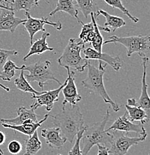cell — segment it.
I'll list each match as a JSON object with an SVG mask.
<instances>
[{"instance_id": "cell-1", "label": "cell", "mask_w": 150, "mask_h": 155, "mask_svg": "<svg viewBox=\"0 0 150 155\" xmlns=\"http://www.w3.org/2000/svg\"><path fill=\"white\" fill-rule=\"evenodd\" d=\"M52 119L53 125L60 129L61 135L71 143L78 131L85 127L83 114L78 104L63 107L62 111L52 116Z\"/></svg>"}, {"instance_id": "cell-2", "label": "cell", "mask_w": 150, "mask_h": 155, "mask_svg": "<svg viewBox=\"0 0 150 155\" xmlns=\"http://www.w3.org/2000/svg\"><path fill=\"white\" fill-rule=\"evenodd\" d=\"M102 61H99L98 68L95 67L93 64L88 62V75L87 78L82 81L83 87L88 89L90 92L94 93L96 96L101 97L106 104H109L114 112H118L120 110V105L113 101L106 91L103 82V76L105 72V67L107 64H102Z\"/></svg>"}, {"instance_id": "cell-3", "label": "cell", "mask_w": 150, "mask_h": 155, "mask_svg": "<svg viewBox=\"0 0 150 155\" xmlns=\"http://www.w3.org/2000/svg\"><path fill=\"white\" fill-rule=\"evenodd\" d=\"M109 117L108 108L101 122L93 124L90 127L87 126L82 137L83 142V147L81 148L82 155H88L90 149L96 145L99 144L108 147L110 144L111 134L105 130V125L109 121Z\"/></svg>"}, {"instance_id": "cell-4", "label": "cell", "mask_w": 150, "mask_h": 155, "mask_svg": "<svg viewBox=\"0 0 150 155\" xmlns=\"http://www.w3.org/2000/svg\"><path fill=\"white\" fill-rule=\"evenodd\" d=\"M83 49L85 43L79 38L70 39L62 54L58 59V63L61 67L69 68L72 72H84L89 61L81 56Z\"/></svg>"}, {"instance_id": "cell-5", "label": "cell", "mask_w": 150, "mask_h": 155, "mask_svg": "<svg viewBox=\"0 0 150 155\" xmlns=\"http://www.w3.org/2000/svg\"><path fill=\"white\" fill-rule=\"evenodd\" d=\"M120 43L127 48V56L131 57L134 53H138L140 57H147L150 49L149 35L143 36H131L126 38H120L116 35L111 36L108 40L103 42V45L108 43Z\"/></svg>"}, {"instance_id": "cell-6", "label": "cell", "mask_w": 150, "mask_h": 155, "mask_svg": "<svg viewBox=\"0 0 150 155\" xmlns=\"http://www.w3.org/2000/svg\"><path fill=\"white\" fill-rule=\"evenodd\" d=\"M24 71H28L29 73L24 75L25 79L29 83L37 82L41 90L50 81H54L61 85V82L53 74L51 69V62L49 61H38L29 65H24Z\"/></svg>"}, {"instance_id": "cell-7", "label": "cell", "mask_w": 150, "mask_h": 155, "mask_svg": "<svg viewBox=\"0 0 150 155\" xmlns=\"http://www.w3.org/2000/svg\"><path fill=\"white\" fill-rule=\"evenodd\" d=\"M110 133V148L108 153L113 155H126L128 150L132 146L138 145L139 143L145 141L147 135L138 136L135 137H130L125 134V132L120 130H112Z\"/></svg>"}, {"instance_id": "cell-8", "label": "cell", "mask_w": 150, "mask_h": 155, "mask_svg": "<svg viewBox=\"0 0 150 155\" xmlns=\"http://www.w3.org/2000/svg\"><path fill=\"white\" fill-rule=\"evenodd\" d=\"M25 16H26V19H25V22L22 23L24 28L26 29L28 31V35H29L30 38V44L32 45L33 43L34 37L35 35L38 33V31H46V29L44 28L45 25H49L51 26L54 27L56 30L60 31L62 29V23L60 21L58 22H52L49 21L47 17H42V18H34L31 16L29 12H25Z\"/></svg>"}, {"instance_id": "cell-9", "label": "cell", "mask_w": 150, "mask_h": 155, "mask_svg": "<svg viewBox=\"0 0 150 155\" xmlns=\"http://www.w3.org/2000/svg\"><path fill=\"white\" fill-rule=\"evenodd\" d=\"M65 69H67L68 76L67 78V84L61 90L64 97V99L62 102L63 107L67 105V104L75 105L82 100V96L78 93L75 83V72L70 71L69 68H65Z\"/></svg>"}, {"instance_id": "cell-10", "label": "cell", "mask_w": 150, "mask_h": 155, "mask_svg": "<svg viewBox=\"0 0 150 155\" xmlns=\"http://www.w3.org/2000/svg\"><path fill=\"white\" fill-rule=\"evenodd\" d=\"M67 84V79L64 81V84L61 85L58 88L55 89V90H49V91H45L44 93H42L41 95L37 96V95H32V99H35V102L32 104V107L38 109V107L41 106L46 107V110L47 111L52 110L53 108L54 104L58 101L59 94L64 87Z\"/></svg>"}, {"instance_id": "cell-11", "label": "cell", "mask_w": 150, "mask_h": 155, "mask_svg": "<svg viewBox=\"0 0 150 155\" xmlns=\"http://www.w3.org/2000/svg\"><path fill=\"white\" fill-rule=\"evenodd\" d=\"M112 130H120V131L125 132H125H135L140 136L147 135L146 129L144 128V126L143 124L140 123L139 125L134 124L128 119L126 110L124 113L123 115L117 118L114 121V123L111 125V127H108L106 130L109 132Z\"/></svg>"}, {"instance_id": "cell-12", "label": "cell", "mask_w": 150, "mask_h": 155, "mask_svg": "<svg viewBox=\"0 0 150 155\" xmlns=\"http://www.w3.org/2000/svg\"><path fill=\"white\" fill-rule=\"evenodd\" d=\"M83 53L85 54V59L103 61L106 64L111 66L117 72H118L123 66V61L119 56H112L107 53L98 52L93 48H87L83 49Z\"/></svg>"}, {"instance_id": "cell-13", "label": "cell", "mask_w": 150, "mask_h": 155, "mask_svg": "<svg viewBox=\"0 0 150 155\" xmlns=\"http://www.w3.org/2000/svg\"><path fill=\"white\" fill-rule=\"evenodd\" d=\"M25 19L15 17L14 11L8 9H1L0 12V31H7L14 33L16 28L23 23Z\"/></svg>"}, {"instance_id": "cell-14", "label": "cell", "mask_w": 150, "mask_h": 155, "mask_svg": "<svg viewBox=\"0 0 150 155\" xmlns=\"http://www.w3.org/2000/svg\"><path fill=\"white\" fill-rule=\"evenodd\" d=\"M149 62V58L142 57V66H143V75H142V87L141 93L139 99L136 101V105L141 107L146 111V114L149 116L150 110V99L148 94V84L146 83V70L147 64Z\"/></svg>"}, {"instance_id": "cell-15", "label": "cell", "mask_w": 150, "mask_h": 155, "mask_svg": "<svg viewBox=\"0 0 150 155\" xmlns=\"http://www.w3.org/2000/svg\"><path fill=\"white\" fill-rule=\"evenodd\" d=\"M35 110L36 108L32 106H31L30 109H27L25 107H20L17 110V117L12 118V119H1L0 122L2 123H7L15 125H21L24 122L29 120V119L35 121V122H38L40 116L37 115V114L35 113Z\"/></svg>"}, {"instance_id": "cell-16", "label": "cell", "mask_w": 150, "mask_h": 155, "mask_svg": "<svg viewBox=\"0 0 150 155\" xmlns=\"http://www.w3.org/2000/svg\"><path fill=\"white\" fill-rule=\"evenodd\" d=\"M41 136L45 139L46 144L55 149H61L67 142V139L61 135L60 129L57 127L42 129Z\"/></svg>"}, {"instance_id": "cell-17", "label": "cell", "mask_w": 150, "mask_h": 155, "mask_svg": "<svg viewBox=\"0 0 150 155\" xmlns=\"http://www.w3.org/2000/svg\"><path fill=\"white\" fill-rule=\"evenodd\" d=\"M49 116V114H46V115L43 116V118L41 120L38 121V122H35V121L29 119V120L25 121L22 124L18 125H11V124L7 123H2V125L5 128L13 129L15 131L20 132V133H22L23 134L30 137V136H32L35 133V131L38 130V127H40L42 124L48 119Z\"/></svg>"}, {"instance_id": "cell-18", "label": "cell", "mask_w": 150, "mask_h": 155, "mask_svg": "<svg viewBox=\"0 0 150 155\" xmlns=\"http://www.w3.org/2000/svg\"><path fill=\"white\" fill-rule=\"evenodd\" d=\"M99 15H102L106 19L104 26H98L99 29H102L104 31L108 32V33L111 32V31H115L118 28L126 25V22H125L123 19L120 17H117V16L111 15V14H108L104 10L99 9L97 12L94 14V17L96 18L99 17Z\"/></svg>"}, {"instance_id": "cell-19", "label": "cell", "mask_w": 150, "mask_h": 155, "mask_svg": "<svg viewBox=\"0 0 150 155\" xmlns=\"http://www.w3.org/2000/svg\"><path fill=\"white\" fill-rule=\"evenodd\" d=\"M50 36L49 32H43L42 37L36 41L33 42L31 45L29 51L26 54V55L23 58V61H27L28 58L34 54H43L45 51H54V48L49 47L47 43V38Z\"/></svg>"}, {"instance_id": "cell-20", "label": "cell", "mask_w": 150, "mask_h": 155, "mask_svg": "<svg viewBox=\"0 0 150 155\" xmlns=\"http://www.w3.org/2000/svg\"><path fill=\"white\" fill-rule=\"evenodd\" d=\"M57 12H65L78 20V10L75 7L72 0H58L56 7L49 13L50 17H52Z\"/></svg>"}, {"instance_id": "cell-21", "label": "cell", "mask_w": 150, "mask_h": 155, "mask_svg": "<svg viewBox=\"0 0 150 155\" xmlns=\"http://www.w3.org/2000/svg\"><path fill=\"white\" fill-rule=\"evenodd\" d=\"M125 107L128 119L132 122L138 121V122H140V123L143 125L149 122V116L146 114L144 110L142 109L140 107L137 105L129 106L128 104H125Z\"/></svg>"}, {"instance_id": "cell-22", "label": "cell", "mask_w": 150, "mask_h": 155, "mask_svg": "<svg viewBox=\"0 0 150 155\" xmlns=\"http://www.w3.org/2000/svg\"><path fill=\"white\" fill-rule=\"evenodd\" d=\"M24 65L18 67L16 65L14 62L11 60H8L2 69L0 71V78L5 81H10L12 78L14 77L16 74V71L23 70Z\"/></svg>"}, {"instance_id": "cell-23", "label": "cell", "mask_w": 150, "mask_h": 155, "mask_svg": "<svg viewBox=\"0 0 150 155\" xmlns=\"http://www.w3.org/2000/svg\"><path fill=\"white\" fill-rule=\"evenodd\" d=\"M42 143L38 137V130L28 137L25 141V149L24 155H35L41 149Z\"/></svg>"}, {"instance_id": "cell-24", "label": "cell", "mask_w": 150, "mask_h": 155, "mask_svg": "<svg viewBox=\"0 0 150 155\" xmlns=\"http://www.w3.org/2000/svg\"><path fill=\"white\" fill-rule=\"evenodd\" d=\"M24 72H25L24 70H20V75L14 80V84L16 85L17 88L22 92L29 93H32V95H37V96H39V95H41L42 93H44V90L38 92L31 86L29 82L25 79V76H24Z\"/></svg>"}, {"instance_id": "cell-25", "label": "cell", "mask_w": 150, "mask_h": 155, "mask_svg": "<svg viewBox=\"0 0 150 155\" xmlns=\"http://www.w3.org/2000/svg\"><path fill=\"white\" fill-rule=\"evenodd\" d=\"M78 22L82 24V28L79 35V38L84 43H91L92 40L94 38V28H93V22H90L89 23L85 24L80 19H78Z\"/></svg>"}, {"instance_id": "cell-26", "label": "cell", "mask_w": 150, "mask_h": 155, "mask_svg": "<svg viewBox=\"0 0 150 155\" xmlns=\"http://www.w3.org/2000/svg\"><path fill=\"white\" fill-rule=\"evenodd\" d=\"M90 17H91V22L93 24V28H94V38L93 40H92L91 44L93 46V49L96 50L98 52H102V48L103 46V38L102 36L101 33H100V30L98 27L97 22H96V17H94V13H91L90 14Z\"/></svg>"}, {"instance_id": "cell-27", "label": "cell", "mask_w": 150, "mask_h": 155, "mask_svg": "<svg viewBox=\"0 0 150 155\" xmlns=\"http://www.w3.org/2000/svg\"><path fill=\"white\" fill-rule=\"evenodd\" d=\"M76 2L78 8L83 14L85 18H88L91 13H96L98 11L97 5L94 0H74Z\"/></svg>"}, {"instance_id": "cell-28", "label": "cell", "mask_w": 150, "mask_h": 155, "mask_svg": "<svg viewBox=\"0 0 150 155\" xmlns=\"http://www.w3.org/2000/svg\"><path fill=\"white\" fill-rule=\"evenodd\" d=\"M35 6H38V3L34 0H13L11 1V7L14 12L21 10L28 12L32 8Z\"/></svg>"}, {"instance_id": "cell-29", "label": "cell", "mask_w": 150, "mask_h": 155, "mask_svg": "<svg viewBox=\"0 0 150 155\" xmlns=\"http://www.w3.org/2000/svg\"><path fill=\"white\" fill-rule=\"evenodd\" d=\"M106 3H107L108 5H110L111 7L114 8H117L120 10L121 12L123 14H125V16L129 18L134 23H137V22H139V18L135 16H132L130 14L129 11L126 9V8L124 6V5L122 4V0H104Z\"/></svg>"}, {"instance_id": "cell-30", "label": "cell", "mask_w": 150, "mask_h": 155, "mask_svg": "<svg viewBox=\"0 0 150 155\" xmlns=\"http://www.w3.org/2000/svg\"><path fill=\"white\" fill-rule=\"evenodd\" d=\"M87 126H85L84 128H82V130H80L78 131V133L76 135V140H75V143H74L73 147L71 148V150L69 151L68 155H82V150L80 148V144H81V140H82V135H83L84 131L86 129Z\"/></svg>"}, {"instance_id": "cell-31", "label": "cell", "mask_w": 150, "mask_h": 155, "mask_svg": "<svg viewBox=\"0 0 150 155\" xmlns=\"http://www.w3.org/2000/svg\"><path fill=\"white\" fill-rule=\"evenodd\" d=\"M19 52L16 50H7L0 48V71L2 69L3 66L8 61V58L11 56H16Z\"/></svg>"}, {"instance_id": "cell-32", "label": "cell", "mask_w": 150, "mask_h": 155, "mask_svg": "<svg viewBox=\"0 0 150 155\" xmlns=\"http://www.w3.org/2000/svg\"><path fill=\"white\" fill-rule=\"evenodd\" d=\"M8 150L13 155H17L22 151V145L18 140H12L8 145Z\"/></svg>"}, {"instance_id": "cell-33", "label": "cell", "mask_w": 150, "mask_h": 155, "mask_svg": "<svg viewBox=\"0 0 150 155\" xmlns=\"http://www.w3.org/2000/svg\"><path fill=\"white\" fill-rule=\"evenodd\" d=\"M98 153L97 155H109L110 154L108 153V147L104 146V145H102L98 144Z\"/></svg>"}, {"instance_id": "cell-34", "label": "cell", "mask_w": 150, "mask_h": 155, "mask_svg": "<svg viewBox=\"0 0 150 155\" xmlns=\"http://www.w3.org/2000/svg\"><path fill=\"white\" fill-rule=\"evenodd\" d=\"M0 4H2V5H4V6H5V7H7L8 8H9L10 10H12V8H11V1H9V0H0Z\"/></svg>"}, {"instance_id": "cell-35", "label": "cell", "mask_w": 150, "mask_h": 155, "mask_svg": "<svg viewBox=\"0 0 150 155\" xmlns=\"http://www.w3.org/2000/svg\"><path fill=\"white\" fill-rule=\"evenodd\" d=\"M5 139H6L5 134L2 131L0 130V145L4 144L5 141Z\"/></svg>"}, {"instance_id": "cell-36", "label": "cell", "mask_w": 150, "mask_h": 155, "mask_svg": "<svg viewBox=\"0 0 150 155\" xmlns=\"http://www.w3.org/2000/svg\"><path fill=\"white\" fill-rule=\"evenodd\" d=\"M0 87H1V88H2L3 90H5V91H7V92L10 91V88H9V87H5V85L2 84H0Z\"/></svg>"}, {"instance_id": "cell-37", "label": "cell", "mask_w": 150, "mask_h": 155, "mask_svg": "<svg viewBox=\"0 0 150 155\" xmlns=\"http://www.w3.org/2000/svg\"><path fill=\"white\" fill-rule=\"evenodd\" d=\"M0 9H8V10H10L9 8H8L7 7H5V6L2 5V4H0ZM11 11H12V10H11Z\"/></svg>"}, {"instance_id": "cell-38", "label": "cell", "mask_w": 150, "mask_h": 155, "mask_svg": "<svg viewBox=\"0 0 150 155\" xmlns=\"http://www.w3.org/2000/svg\"><path fill=\"white\" fill-rule=\"evenodd\" d=\"M0 155H4V152H3V151L1 148H0Z\"/></svg>"}, {"instance_id": "cell-39", "label": "cell", "mask_w": 150, "mask_h": 155, "mask_svg": "<svg viewBox=\"0 0 150 155\" xmlns=\"http://www.w3.org/2000/svg\"><path fill=\"white\" fill-rule=\"evenodd\" d=\"M35 2H36L37 3H38V2L40 1V0H34ZM45 1H46V2H49V0H45Z\"/></svg>"}, {"instance_id": "cell-40", "label": "cell", "mask_w": 150, "mask_h": 155, "mask_svg": "<svg viewBox=\"0 0 150 155\" xmlns=\"http://www.w3.org/2000/svg\"><path fill=\"white\" fill-rule=\"evenodd\" d=\"M58 155H61V154H58Z\"/></svg>"}]
</instances>
